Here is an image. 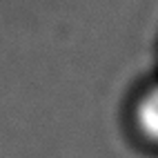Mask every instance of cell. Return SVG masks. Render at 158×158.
I'll return each mask as SVG.
<instances>
[{
  "label": "cell",
  "mask_w": 158,
  "mask_h": 158,
  "mask_svg": "<svg viewBox=\"0 0 158 158\" xmlns=\"http://www.w3.org/2000/svg\"><path fill=\"white\" fill-rule=\"evenodd\" d=\"M136 123L145 138L158 145V85L149 87L140 96L136 107Z\"/></svg>",
  "instance_id": "cell-1"
}]
</instances>
